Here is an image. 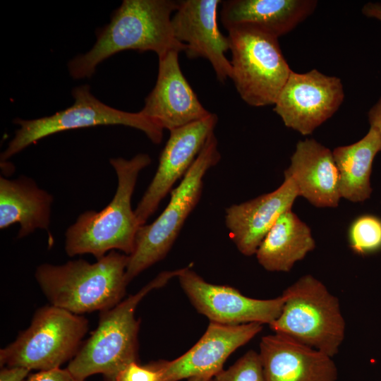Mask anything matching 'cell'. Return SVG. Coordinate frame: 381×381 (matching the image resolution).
Masks as SVG:
<instances>
[{"label":"cell","mask_w":381,"mask_h":381,"mask_svg":"<svg viewBox=\"0 0 381 381\" xmlns=\"http://www.w3.org/2000/svg\"><path fill=\"white\" fill-rule=\"evenodd\" d=\"M178 4L171 0H123L110 22L96 32L91 49L68 62L71 76L90 78L101 62L125 50L152 51L158 57L171 50L186 52V45L175 38L171 25Z\"/></svg>","instance_id":"obj_1"},{"label":"cell","mask_w":381,"mask_h":381,"mask_svg":"<svg viewBox=\"0 0 381 381\" xmlns=\"http://www.w3.org/2000/svg\"><path fill=\"white\" fill-rule=\"evenodd\" d=\"M149 155L140 153L130 159L111 158L117 188L111 202L102 210L81 213L65 233V251L70 257L91 254L97 260L111 250L130 255L141 226L132 210L131 198L140 172L150 164Z\"/></svg>","instance_id":"obj_2"},{"label":"cell","mask_w":381,"mask_h":381,"mask_svg":"<svg viewBox=\"0 0 381 381\" xmlns=\"http://www.w3.org/2000/svg\"><path fill=\"white\" fill-rule=\"evenodd\" d=\"M128 261V255L111 250L93 263L78 259L41 264L35 277L50 305L77 315L101 312L125 296Z\"/></svg>","instance_id":"obj_3"},{"label":"cell","mask_w":381,"mask_h":381,"mask_svg":"<svg viewBox=\"0 0 381 381\" xmlns=\"http://www.w3.org/2000/svg\"><path fill=\"white\" fill-rule=\"evenodd\" d=\"M177 273L178 270L161 272L135 294L99 312L96 329L66 368L80 380L102 374L105 381H115L127 365L138 362L140 320L135 317L136 308L146 295L166 285Z\"/></svg>","instance_id":"obj_4"},{"label":"cell","mask_w":381,"mask_h":381,"mask_svg":"<svg viewBox=\"0 0 381 381\" xmlns=\"http://www.w3.org/2000/svg\"><path fill=\"white\" fill-rule=\"evenodd\" d=\"M282 296L284 305L281 313L269 325L274 333L334 357L346 333L338 298L311 274L301 277Z\"/></svg>","instance_id":"obj_5"},{"label":"cell","mask_w":381,"mask_h":381,"mask_svg":"<svg viewBox=\"0 0 381 381\" xmlns=\"http://www.w3.org/2000/svg\"><path fill=\"white\" fill-rule=\"evenodd\" d=\"M220 158L213 133L179 186L171 190L169 202L163 212L152 223L140 227L133 251L128 255L126 272L128 283L167 256L187 217L199 202L205 175Z\"/></svg>","instance_id":"obj_6"},{"label":"cell","mask_w":381,"mask_h":381,"mask_svg":"<svg viewBox=\"0 0 381 381\" xmlns=\"http://www.w3.org/2000/svg\"><path fill=\"white\" fill-rule=\"evenodd\" d=\"M88 329V320L81 315L50 304L41 307L28 327L0 350V366L59 368L75 356Z\"/></svg>","instance_id":"obj_7"},{"label":"cell","mask_w":381,"mask_h":381,"mask_svg":"<svg viewBox=\"0 0 381 381\" xmlns=\"http://www.w3.org/2000/svg\"><path fill=\"white\" fill-rule=\"evenodd\" d=\"M231 75L241 99L252 107L274 105L291 72L278 38L250 27L228 30Z\"/></svg>","instance_id":"obj_8"},{"label":"cell","mask_w":381,"mask_h":381,"mask_svg":"<svg viewBox=\"0 0 381 381\" xmlns=\"http://www.w3.org/2000/svg\"><path fill=\"white\" fill-rule=\"evenodd\" d=\"M73 104L56 114L36 119H16L20 127L1 154L4 162L29 145L51 135L71 129L101 125H123L143 131L155 144H159L164 130L140 111L128 112L113 108L96 98L87 85L72 90Z\"/></svg>","instance_id":"obj_9"},{"label":"cell","mask_w":381,"mask_h":381,"mask_svg":"<svg viewBox=\"0 0 381 381\" xmlns=\"http://www.w3.org/2000/svg\"><path fill=\"white\" fill-rule=\"evenodd\" d=\"M344 99V87L339 78L317 69L305 73L291 71L274 104V111L286 127L307 135L329 119Z\"/></svg>","instance_id":"obj_10"},{"label":"cell","mask_w":381,"mask_h":381,"mask_svg":"<svg viewBox=\"0 0 381 381\" xmlns=\"http://www.w3.org/2000/svg\"><path fill=\"white\" fill-rule=\"evenodd\" d=\"M176 277L196 310L210 322L269 325L279 317L284 305L282 295L270 299L250 298L231 286L208 283L188 267L178 270Z\"/></svg>","instance_id":"obj_11"},{"label":"cell","mask_w":381,"mask_h":381,"mask_svg":"<svg viewBox=\"0 0 381 381\" xmlns=\"http://www.w3.org/2000/svg\"><path fill=\"white\" fill-rule=\"evenodd\" d=\"M217 121V116L210 113L204 119L169 131L155 174L135 210L140 226L157 210L173 185L186 175L214 133Z\"/></svg>","instance_id":"obj_12"},{"label":"cell","mask_w":381,"mask_h":381,"mask_svg":"<svg viewBox=\"0 0 381 381\" xmlns=\"http://www.w3.org/2000/svg\"><path fill=\"white\" fill-rule=\"evenodd\" d=\"M262 329L260 323L224 325L210 322L195 344L172 361L149 364L160 375L159 381H179L195 376L214 377L223 370L226 359Z\"/></svg>","instance_id":"obj_13"},{"label":"cell","mask_w":381,"mask_h":381,"mask_svg":"<svg viewBox=\"0 0 381 381\" xmlns=\"http://www.w3.org/2000/svg\"><path fill=\"white\" fill-rule=\"evenodd\" d=\"M220 4L219 0L179 1L171 25L175 38L186 45L188 58L208 60L217 80L224 83L231 78V66L225 56L230 47L228 36L220 32L217 24Z\"/></svg>","instance_id":"obj_14"},{"label":"cell","mask_w":381,"mask_h":381,"mask_svg":"<svg viewBox=\"0 0 381 381\" xmlns=\"http://www.w3.org/2000/svg\"><path fill=\"white\" fill-rule=\"evenodd\" d=\"M177 50L159 58L155 85L140 111L163 130L169 131L207 116L209 112L183 75Z\"/></svg>","instance_id":"obj_15"},{"label":"cell","mask_w":381,"mask_h":381,"mask_svg":"<svg viewBox=\"0 0 381 381\" xmlns=\"http://www.w3.org/2000/svg\"><path fill=\"white\" fill-rule=\"evenodd\" d=\"M259 356L265 381H337L332 358L285 335L262 337Z\"/></svg>","instance_id":"obj_16"},{"label":"cell","mask_w":381,"mask_h":381,"mask_svg":"<svg viewBox=\"0 0 381 381\" xmlns=\"http://www.w3.org/2000/svg\"><path fill=\"white\" fill-rule=\"evenodd\" d=\"M298 196L293 181L284 176L282 184L272 192L227 207L226 226L239 252L246 256L255 254L276 220L291 210Z\"/></svg>","instance_id":"obj_17"},{"label":"cell","mask_w":381,"mask_h":381,"mask_svg":"<svg viewBox=\"0 0 381 381\" xmlns=\"http://www.w3.org/2000/svg\"><path fill=\"white\" fill-rule=\"evenodd\" d=\"M284 176L295 184L299 196L317 207H337L341 198L339 174L332 152L314 139L300 140Z\"/></svg>","instance_id":"obj_18"},{"label":"cell","mask_w":381,"mask_h":381,"mask_svg":"<svg viewBox=\"0 0 381 381\" xmlns=\"http://www.w3.org/2000/svg\"><path fill=\"white\" fill-rule=\"evenodd\" d=\"M221 22L229 29L250 27L277 38L292 30L315 9V0H227Z\"/></svg>","instance_id":"obj_19"},{"label":"cell","mask_w":381,"mask_h":381,"mask_svg":"<svg viewBox=\"0 0 381 381\" xmlns=\"http://www.w3.org/2000/svg\"><path fill=\"white\" fill-rule=\"evenodd\" d=\"M54 197L29 177H0V229L18 224V238L36 229L49 231Z\"/></svg>","instance_id":"obj_20"},{"label":"cell","mask_w":381,"mask_h":381,"mask_svg":"<svg viewBox=\"0 0 381 381\" xmlns=\"http://www.w3.org/2000/svg\"><path fill=\"white\" fill-rule=\"evenodd\" d=\"M315 248L309 226L291 210L282 214L255 253L259 264L270 272H289Z\"/></svg>","instance_id":"obj_21"},{"label":"cell","mask_w":381,"mask_h":381,"mask_svg":"<svg viewBox=\"0 0 381 381\" xmlns=\"http://www.w3.org/2000/svg\"><path fill=\"white\" fill-rule=\"evenodd\" d=\"M381 152V135L370 127L358 142L332 151L339 174L341 197L353 202L370 197V174L376 155Z\"/></svg>","instance_id":"obj_22"},{"label":"cell","mask_w":381,"mask_h":381,"mask_svg":"<svg viewBox=\"0 0 381 381\" xmlns=\"http://www.w3.org/2000/svg\"><path fill=\"white\" fill-rule=\"evenodd\" d=\"M351 250L365 255L381 250V218L370 214L356 217L349 228Z\"/></svg>","instance_id":"obj_23"},{"label":"cell","mask_w":381,"mask_h":381,"mask_svg":"<svg viewBox=\"0 0 381 381\" xmlns=\"http://www.w3.org/2000/svg\"><path fill=\"white\" fill-rule=\"evenodd\" d=\"M212 381H265L259 353L249 350Z\"/></svg>","instance_id":"obj_24"},{"label":"cell","mask_w":381,"mask_h":381,"mask_svg":"<svg viewBox=\"0 0 381 381\" xmlns=\"http://www.w3.org/2000/svg\"><path fill=\"white\" fill-rule=\"evenodd\" d=\"M159 373L149 363L140 365L132 362L118 373L115 381H159Z\"/></svg>","instance_id":"obj_25"},{"label":"cell","mask_w":381,"mask_h":381,"mask_svg":"<svg viewBox=\"0 0 381 381\" xmlns=\"http://www.w3.org/2000/svg\"><path fill=\"white\" fill-rule=\"evenodd\" d=\"M24 381H86L75 377L66 368L37 371L30 374Z\"/></svg>","instance_id":"obj_26"},{"label":"cell","mask_w":381,"mask_h":381,"mask_svg":"<svg viewBox=\"0 0 381 381\" xmlns=\"http://www.w3.org/2000/svg\"><path fill=\"white\" fill-rule=\"evenodd\" d=\"M30 370L23 367H3L0 371V381H24Z\"/></svg>","instance_id":"obj_27"},{"label":"cell","mask_w":381,"mask_h":381,"mask_svg":"<svg viewBox=\"0 0 381 381\" xmlns=\"http://www.w3.org/2000/svg\"><path fill=\"white\" fill-rule=\"evenodd\" d=\"M368 115L370 127L375 128L381 135V97L370 109Z\"/></svg>","instance_id":"obj_28"},{"label":"cell","mask_w":381,"mask_h":381,"mask_svg":"<svg viewBox=\"0 0 381 381\" xmlns=\"http://www.w3.org/2000/svg\"><path fill=\"white\" fill-rule=\"evenodd\" d=\"M363 13L370 18H374L381 21V4L367 3L362 8Z\"/></svg>","instance_id":"obj_29"},{"label":"cell","mask_w":381,"mask_h":381,"mask_svg":"<svg viewBox=\"0 0 381 381\" xmlns=\"http://www.w3.org/2000/svg\"><path fill=\"white\" fill-rule=\"evenodd\" d=\"M213 377L207 376H195L188 379V381H212Z\"/></svg>","instance_id":"obj_30"}]
</instances>
